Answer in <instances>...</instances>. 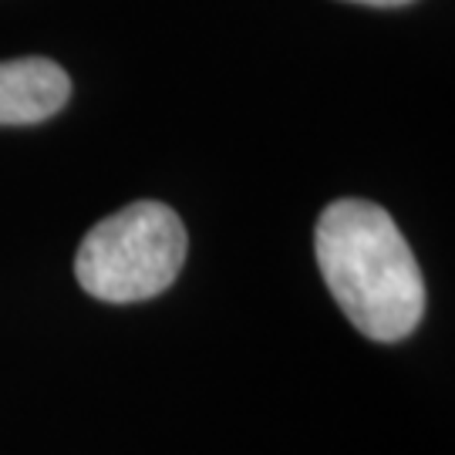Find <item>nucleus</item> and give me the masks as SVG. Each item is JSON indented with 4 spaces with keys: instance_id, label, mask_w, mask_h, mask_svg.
Instances as JSON below:
<instances>
[{
    "instance_id": "20e7f679",
    "label": "nucleus",
    "mask_w": 455,
    "mask_h": 455,
    "mask_svg": "<svg viewBox=\"0 0 455 455\" xmlns=\"http://www.w3.org/2000/svg\"><path fill=\"white\" fill-rule=\"evenodd\" d=\"M355 4H368V7H402V4H411V0H355Z\"/></svg>"
},
{
    "instance_id": "7ed1b4c3",
    "label": "nucleus",
    "mask_w": 455,
    "mask_h": 455,
    "mask_svg": "<svg viewBox=\"0 0 455 455\" xmlns=\"http://www.w3.org/2000/svg\"><path fill=\"white\" fill-rule=\"evenodd\" d=\"M71 98V78L51 58L0 61V125H37Z\"/></svg>"
},
{
    "instance_id": "f257e3e1",
    "label": "nucleus",
    "mask_w": 455,
    "mask_h": 455,
    "mask_svg": "<svg viewBox=\"0 0 455 455\" xmlns=\"http://www.w3.org/2000/svg\"><path fill=\"white\" fill-rule=\"evenodd\" d=\"M317 267L344 317L371 341H405L425 314L415 253L388 212L368 199L331 203L314 229Z\"/></svg>"
},
{
    "instance_id": "f03ea898",
    "label": "nucleus",
    "mask_w": 455,
    "mask_h": 455,
    "mask_svg": "<svg viewBox=\"0 0 455 455\" xmlns=\"http://www.w3.org/2000/svg\"><path fill=\"white\" fill-rule=\"evenodd\" d=\"M186 250L189 236L172 206L139 199L88 229L75 257V276L95 300L135 304L172 287Z\"/></svg>"
}]
</instances>
